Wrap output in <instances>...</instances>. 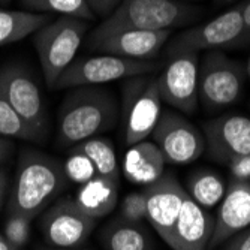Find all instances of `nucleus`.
Segmentation results:
<instances>
[{
    "mask_svg": "<svg viewBox=\"0 0 250 250\" xmlns=\"http://www.w3.org/2000/svg\"><path fill=\"white\" fill-rule=\"evenodd\" d=\"M120 106L111 92L101 85L74 87L63 99L57 116V141L77 146L114 127Z\"/></svg>",
    "mask_w": 250,
    "mask_h": 250,
    "instance_id": "obj_1",
    "label": "nucleus"
},
{
    "mask_svg": "<svg viewBox=\"0 0 250 250\" xmlns=\"http://www.w3.org/2000/svg\"><path fill=\"white\" fill-rule=\"evenodd\" d=\"M67 180L57 159L29 150L21 154L8 198L9 214L35 219L66 189Z\"/></svg>",
    "mask_w": 250,
    "mask_h": 250,
    "instance_id": "obj_2",
    "label": "nucleus"
},
{
    "mask_svg": "<svg viewBox=\"0 0 250 250\" xmlns=\"http://www.w3.org/2000/svg\"><path fill=\"white\" fill-rule=\"evenodd\" d=\"M87 30L85 20L60 15L33 35L41 69L50 88L54 90L60 75L75 60Z\"/></svg>",
    "mask_w": 250,
    "mask_h": 250,
    "instance_id": "obj_3",
    "label": "nucleus"
},
{
    "mask_svg": "<svg viewBox=\"0 0 250 250\" xmlns=\"http://www.w3.org/2000/svg\"><path fill=\"white\" fill-rule=\"evenodd\" d=\"M202 14L201 8L181 0H122L117 9L102 21V26L171 32L190 24Z\"/></svg>",
    "mask_w": 250,
    "mask_h": 250,
    "instance_id": "obj_4",
    "label": "nucleus"
},
{
    "mask_svg": "<svg viewBox=\"0 0 250 250\" xmlns=\"http://www.w3.org/2000/svg\"><path fill=\"white\" fill-rule=\"evenodd\" d=\"M246 64L220 50L207 51L198 64V99L208 112L235 105L244 92Z\"/></svg>",
    "mask_w": 250,
    "mask_h": 250,
    "instance_id": "obj_5",
    "label": "nucleus"
},
{
    "mask_svg": "<svg viewBox=\"0 0 250 250\" xmlns=\"http://www.w3.org/2000/svg\"><path fill=\"white\" fill-rule=\"evenodd\" d=\"M162 111V99L156 77L147 74L126 78L120 104L125 146L130 147L151 136Z\"/></svg>",
    "mask_w": 250,
    "mask_h": 250,
    "instance_id": "obj_6",
    "label": "nucleus"
},
{
    "mask_svg": "<svg viewBox=\"0 0 250 250\" xmlns=\"http://www.w3.org/2000/svg\"><path fill=\"white\" fill-rule=\"evenodd\" d=\"M164 62L132 60L112 54H95L75 59L56 83L57 88L102 85L111 81L156 72Z\"/></svg>",
    "mask_w": 250,
    "mask_h": 250,
    "instance_id": "obj_7",
    "label": "nucleus"
},
{
    "mask_svg": "<svg viewBox=\"0 0 250 250\" xmlns=\"http://www.w3.org/2000/svg\"><path fill=\"white\" fill-rule=\"evenodd\" d=\"M244 24L241 3L216 18L178 33L167 42L164 56L167 59L181 53L213 51L219 48H232L243 43Z\"/></svg>",
    "mask_w": 250,
    "mask_h": 250,
    "instance_id": "obj_8",
    "label": "nucleus"
},
{
    "mask_svg": "<svg viewBox=\"0 0 250 250\" xmlns=\"http://www.w3.org/2000/svg\"><path fill=\"white\" fill-rule=\"evenodd\" d=\"M171 32L98 26L87 41L88 50L132 60H154L169 41Z\"/></svg>",
    "mask_w": 250,
    "mask_h": 250,
    "instance_id": "obj_9",
    "label": "nucleus"
},
{
    "mask_svg": "<svg viewBox=\"0 0 250 250\" xmlns=\"http://www.w3.org/2000/svg\"><path fill=\"white\" fill-rule=\"evenodd\" d=\"M151 136L167 164L188 165L206 153L204 133L178 111H162Z\"/></svg>",
    "mask_w": 250,
    "mask_h": 250,
    "instance_id": "obj_10",
    "label": "nucleus"
},
{
    "mask_svg": "<svg viewBox=\"0 0 250 250\" xmlns=\"http://www.w3.org/2000/svg\"><path fill=\"white\" fill-rule=\"evenodd\" d=\"M0 93L43 140L48 114L43 95L32 74L21 64H6L0 69Z\"/></svg>",
    "mask_w": 250,
    "mask_h": 250,
    "instance_id": "obj_11",
    "label": "nucleus"
},
{
    "mask_svg": "<svg viewBox=\"0 0 250 250\" xmlns=\"http://www.w3.org/2000/svg\"><path fill=\"white\" fill-rule=\"evenodd\" d=\"M198 64L199 54L181 53L169 57L162 74L156 77L162 102L181 114L198 111Z\"/></svg>",
    "mask_w": 250,
    "mask_h": 250,
    "instance_id": "obj_12",
    "label": "nucleus"
},
{
    "mask_svg": "<svg viewBox=\"0 0 250 250\" xmlns=\"http://www.w3.org/2000/svg\"><path fill=\"white\" fill-rule=\"evenodd\" d=\"M96 219L87 216L72 199L57 201L45 211L41 229L50 244L59 249H77L93 232Z\"/></svg>",
    "mask_w": 250,
    "mask_h": 250,
    "instance_id": "obj_13",
    "label": "nucleus"
},
{
    "mask_svg": "<svg viewBox=\"0 0 250 250\" xmlns=\"http://www.w3.org/2000/svg\"><path fill=\"white\" fill-rule=\"evenodd\" d=\"M206 151L217 162L250 154V119L241 114H223L204 123Z\"/></svg>",
    "mask_w": 250,
    "mask_h": 250,
    "instance_id": "obj_14",
    "label": "nucleus"
},
{
    "mask_svg": "<svg viewBox=\"0 0 250 250\" xmlns=\"http://www.w3.org/2000/svg\"><path fill=\"white\" fill-rule=\"evenodd\" d=\"M144 195L147 201V220L156 234L168 244L188 193L172 174L165 172L157 181L146 186Z\"/></svg>",
    "mask_w": 250,
    "mask_h": 250,
    "instance_id": "obj_15",
    "label": "nucleus"
},
{
    "mask_svg": "<svg viewBox=\"0 0 250 250\" xmlns=\"http://www.w3.org/2000/svg\"><path fill=\"white\" fill-rule=\"evenodd\" d=\"M217 207L208 250H214L250 226V181L232 178Z\"/></svg>",
    "mask_w": 250,
    "mask_h": 250,
    "instance_id": "obj_16",
    "label": "nucleus"
},
{
    "mask_svg": "<svg viewBox=\"0 0 250 250\" xmlns=\"http://www.w3.org/2000/svg\"><path fill=\"white\" fill-rule=\"evenodd\" d=\"M214 217L188 195L172 228L168 246L172 250H208Z\"/></svg>",
    "mask_w": 250,
    "mask_h": 250,
    "instance_id": "obj_17",
    "label": "nucleus"
},
{
    "mask_svg": "<svg viewBox=\"0 0 250 250\" xmlns=\"http://www.w3.org/2000/svg\"><path fill=\"white\" fill-rule=\"evenodd\" d=\"M167 161L153 141H141L130 147L123 159V174L133 185L148 186L165 174Z\"/></svg>",
    "mask_w": 250,
    "mask_h": 250,
    "instance_id": "obj_18",
    "label": "nucleus"
},
{
    "mask_svg": "<svg viewBox=\"0 0 250 250\" xmlns=\"http://www.w3.org/2000/svg\"><path fill=\"white\" fill-rule=\"evenodd\" d=\"M74 201L87 216L93 219L105 217L117 207L119 181L96 175L87 183L81 185Z\"/></svg>",
    "mask_w": 250,
    "mask_h": 250,
    "instance_id": "obj_19",
    "label": "nucleus"
},
{
    "mask_svg": "<svg viewBox=\"0 0 250 250\" xmlns=\"http://www.w3.org/2000/svg\"><path fill=\"white\" fill-rule=\"evenodd\" d=\"M51 21L50 14L0 8V47L35 35Z\"/></svg>",
    "mask_w": 250,
    "mask_h": 250,
    "instance_id": "obj_20",
    "label": "nucleus"
},
{
    "mask_svg": "<svg viewBox=\"0 0 250 250\" xmlns=\"http://www.w3.org/2000/svg\"><path fill=\"white\" fill-rule=\"evenodd\" d=\"M101 240L105 250H151V240L144 226L122 216L105 226Z\"/></svg>",
    "mask_w": 250,
    "mask_h": 250,
    "instance_id": "obj_21",
    "label": "nucleus"
},
{
    "mask_svg": "<svg viewBox=\"0 0 250 250\" xmlns=\"http://www.w3.org/2000/svg\"><path fill=\"white\" fill-rule=\"evenodd\" d=\"M186 193L204 208H214L225 196L226 185L223 178L211 169H196L188 180L186 186H183Z\"/></svg>",
    "mask_w": 250,
    "mask_h": 250,
    "instance_id": "obj_22",
    "label": "nucleus"
},
{
    "mask_svg": "<svg viewBox=\"0 0 250 250\" xmlns=\"http://www.w3.org/2000/svg\"><path fill=\"white\" fill-rule=\"evenodd\" d=\"M74 147L81 150L93 162L98 175L108 177L117 181L120 180V169L116 150L109 140L102 138V136H95V138L85 140Z\"/></svg>",
    "mask_w": 250,
    "mask_h": 250,
    "instance_id": "obj_23",
    "label": "nucleus"
},
{
    "mask_svg": "<svg viewBox=\"0 0 250 250\" xmlns=\"http://www.w3.org/2000/svg\"><path fill=\"white\" fill-rule=\"evenodd\" d=\"M24 11L38 14H60L63 17H75L85 21L96 15L90 9L87 0H20Z\"/></svg>",
    "mask_w": 250,
    "mask_h": 250,
    "instance_id": "obj_24",
    "label": "nucleus"
},
{
    "mask_svg": "<svg viewBox=\"0 0 250 250\" xmlns=\"http://www.w3.org/2000/svg\"><path fill=\"white\" fill-rule=\"evenodd\" d=\"M0 136L26 141H42L38 132L22 119L0 93Z\"/></svg>",
    "mask_w": 250,
    "mask_h": 250,
    "instance_id": "obj_25",
    "label": "nucleus"
},
{
    "mask_svg": "<svg viewBox=\"0 0 250 250\" xmlns=\"http://www.w3.org/2000/svg\"><path fill=\"white\" fill-rule=\"evenodd\" d=\"M64 174L67 180L75 185H84L92 178L98 175V171L93 165V162L78 148L72 147L66 162L63 164Z\"/></svg>",
    "mask_w": 250,
    "mask_h": 250,
    "instance_id": "obj_26",
    "label": "nucleus"
},
{
    "mask_svg": "<svg viewBox=\"0 0 250 250\" xmlns=\"http://www.w3.org/2000/svg\"><path fill=\"white\" fill-rule=\"evenodd\" d=\"M30 222L32 219L18 216V214H9L6 223H5V238L14 249H21L26 246L30 238Z\"/></svg>",
    "mask_w": 250,
    "mask_h": 250,
    "instance_id": "obj_27",
    "label": "nucleus"
},
{
    "mask_svg": "<svg viewBox=\"0 0 250 250\" xmlns=\"http://www.w3.org/2000/svg\"><path fill=\"white\" fill-rule=\"evenodd\" d=\"M120 216L126 220L138 223L147 219V201L144 192H132L126 195L120 206Z\"/></svg>",
    "mask_w": 250,
    "mask_h": 250,
    "instance_id": "obj_28",
    "label": "nucleus"
},
{
    "mask_svg": "<svg viewBox=\"0 0 250 250\" xmlns=\"http://www.w3.org/2000/svg\"><path fill=\"white\" fill-rule=\"evenodd\" d=\"M228 167L234 180L250 181V154L234 157L228 162Z\"/></svg>",
    "mask_w": 250,
    "mask_h": 250,
    "instance_id": "obj_29",
    "label": "nucleus"
},
{
    "mask_svg": "<svg viewBox=\"0 0 250 250\" xmlns=\"http://www.w3.org/2000/svg\"><path fill=\"white\" fill-rule=\"evenodd\" d=\"M222 250H250V226L226 240Z\"/></svg>",
    "mask_w": 250,
    "mask_h": 250,
    "instance_id": "obj_30",
    "label": "nucleus"
},
{
    "mask_svg": "<svg viewBox=\"0 0 250 250\" xmlns=\"http://www.w3.org/2000/svg\"><path fill=\"white\" fill-rule=\"evenodd\" d=\"M87 3L95 15L106 18L117 9V6L122 3V0H87Z\"/></svg>",
    "mask_w": 250,
    "mask_h": 250,
    "instance_id": "obj_31",
    "label": "nucleus"
},
{
    "mask_svg": "<svg viewBox=\"0 0 250 250\" xmlns=\"http://www.w3.org/2000/svg\"><path fill=\"white\" fill-rule=\"evenodd\" d=\"M241 12H243V24H244V39L243 43L250 42V0L241 3Z\"/></svg>",
    "mask_w": 250,
    "mask_h": 250,
    "instance_id": "obj_32",
    "label": "nucleus"
},
{
    "mask_svg": "<svg viewBox=\"0 0 250 250\" xmlns=\"http://www.w3.org/2000/svg\"><path fill=\"white\" fill-rule=\"evenodd\" d=\"M14 151V143L9 138H3L0 136V165H2L6 159L12 154Z\"/></svg>",
    "mask_w": 250,
    "mask_h": 250,
    "instance_id": "obj_33",
    "label": "nucleus"
},
{
    "mask_svg": "<svg viewBox=\"0 0 250 250\" xmlns=\"http://www.w3.org/2000/svg\"><path fill=\"white\" fill-rule=\"evenodd\" d=\"M8 190V172L5 169H0V208L3 206V201L6 198Z\"/></svg>",
    "mask_w": 250,
    "mask_h": 250,
    "instance_id": "obj_34",
    "label": "nucleus"
},
{
    "mask_svg": "<svg viewBox=\"0 0 250 250\" xmlns=\"http://www.w3.org/2000/svg\"><path fill=\"white\" fill-rule=\"evenodd\" d=\"M0 250H21V249H14L5 238L3 234H0Z\"/></svg>",
    "mask_w": 250,
    "mask_h": 250,
    "instance_id": "obj_35",
    "label": "nucleus"
},
{
    "mask_svg": "<svg viewBox=\"0 0 250 250\" xmlns=\"http://www.w3.org/2000/svg\"><path fill=\"white\" fill-rule=\"evenodd\" d=\"M237 0H214V3L217 6H225V5H229V3H234Z\"/></svg>",
    "mask_w": 250,
    "mask_h": 250,
    "instance_id": "obj_36",
    "label": "nucleus"
},
{
    "mask_svg": "<svg viewBox=\"0 0 250 250\" xmlns=\"http://www.w3.org/2000/svg\"><path fill=\"white\" fill-rule=\"evenodd\" d=\"M246 72H247V77L250 78V57H249V60L246 63Z\"/></svg>",
    "mask_w": 250,
    "mask_h": 250,
    "instance_id": "obj_37",
    "label": "nucleus"
},
{
    "mask_svg": "<svg viewBox=\"0 0 250 250\" xmlns=\"http://www.w3.org/2000/svg\"><path fill=\"white\" fill-rule=\"evenodd\" d=\"M9 0H0V3H8Z\"/></svg>",
    "mask_w": 250,
    "mask_h": 250,
    "instance_id": "obj_38",
    "label": "nucleus"
},
{
    "mask_svg": "<svg viewBox=\"0 0 250 250\" xmlns=\"http://www.w3.org/2000/svg\"><path fill=\"white\" fill-rule=\"evenodd\" d=\"M63 250H77V249H63Z\"/></svg>",
    "mask_w": 250,
    "mask_h": 250,
    "instance_id": "obj_39",
    "label": "nucleus"
},
{
    "mask_svg": "<svg viewBox=\"0 0 250 250\" xmlns=\"http://www.w3.org/2000/svg\"><path fill=\"white\" fill-rule=\"evenodd\" d=\"M181 2H183V0H181Z\"/></svg>",
    "mask_w": 250,
    "mask_h": 250,
    "instance_id": "obj_40",
    "label": "nucleus"
}]
</instances>
